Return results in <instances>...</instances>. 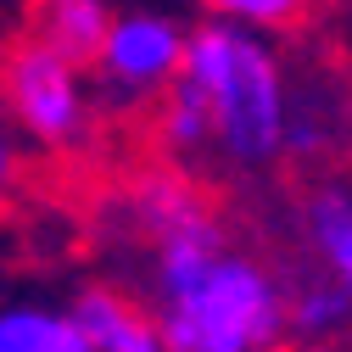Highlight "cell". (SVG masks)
Here are the masks:
<instances>
[{"mask_svg":"<svg viewBox=\"0 0 352 352\" xmlns=\"http://www.w3.org/2000/svg\"><path fill=\"white\" fill-rule=\"evenodd\" d=\"M0 107L39 151H78L96 135V96L84 90L78 62L56 56L28 34L6 39L0 51Z\"/></svg>","mask_w":352,"mask_h":352,"instance_id":"3957f363","label":"cell"},{"mask_svg":"<svg viewBox=\"0 0 352 352\" xmlns=\"http://www.w3.org/2000/svg\"><path fill=\"white\" fill-rule=\"evenodd\" d=\"M296 224H302V246L314 257L319 280L352 296V179L314 185L296 207Z\"/></svg>","mask_w":352,"mask_h":352,"instance_id":"8992f818","label":"cell"},{"mask_svg":"<svg viewBox=\"0 0 352 352\" xmlns=\"http://www.w3.org/2000/svg\"><path fill=\"white\" fill-rule=\"evenodd\" d=\"M346 324H352V296L336 291L330 280L307 274V280H291V285H285V336L336 341Z\"/></svg>","mask_w":352,"mask_h":352,"instance_id":"30bf717a","label":"cell"},{"mask_svg":"<svg viewBox=\"0 0 352 352\" xmlns=\"http://www.w3.org/2000/svg\"><path fill=\"white\" fill-rule=\"evenodd\" d=\"M146 314L168 352H274L285 341V280L235 246L218 218L151 241Z\"/></svg>","mask_w":352,"mask_h":352,"instance_id":"6da1fadb","label":"cell"},{"mask_svg":"<svg viewBox=\"0 0 352 352\" xmlns=\"http://www.w3.org/2000/svg\"><path fill=\"white\" fill-rule=\"evenodd\" d=\"M0 352H96L67 307L6 302L0 307Z\"/></svg>","mask_w":352,"mask_h":352,"instance_id":"9c48e42d","label":"cell"},{"mask_svg":"<svg viewBox=\"0 0 352 352\" xmlns=\"http://www.w3.org/2000/svg\"><path fill=\"white\" fill-rule=\"evenodd\" d=\"M179 56H185V28L173 17H162V12H112L101 45L90 56L96 96L112 112L151 107L168 90V78L179 73Z\"/></svg>","mask_w":352,"mask_h":352,"instance_id":"277c9868","label":"cell"},{"mask_svg":"<svg viewBox=\"0 0 352 352\" xmlns=\"http://www.w3.org/2000/svg\"><path fill=\"white\" fill-rule=\"evenodd\" d=\"M201 6L218 23H241V28H257V34H291V28L307 23L314 0H201Z\"/></svg>","mask_w":352,"mask_h":352,"instance_id":"8fae6325","label":"cell"},{"mask_svg":"<svg viewBox=\"0 0 352 352\" xmlns=\"http://www.w3.org/2000/svg\"><path fill=\"white\" fill-rule=\"evenodd\" d=\"M107 23H112L107 0H28L23 6V34L39 39V45H51L56 56L78 62V67H90Z\"/></svg>","mask_w":352,"mask_h":352,"instance_id":"ba28073f","label":"cell"},{"mask_svg":"<svg viewBox=\"0 0 352 352\" xmlns=\"http://www.w3.org/2000/svg\"><path fill=\"white\" fill-rule=\"evenodd\" d=\"M129 218L146 241H168V235H185L201 224H218V207L212 196L190 179V168H151L129 185Z\"/></svg>","mask_w":352,"mask_h":352,"instance_id":"5b68a950","label":"cell"},{"mask_svg":"<svg viewBox=\"0 0 352 352\" xmlns=\"http://www.w3.org/2000/svg\"><path fill=\"white\" fill-rule=\"evenodd\" d=\"M274 352H280V346H274Z\"/></svg>","mask_w":352,"mask_h":352,"instance_id":"4fadbf2b","label":"cell"},{"mask_svg":"<svg viewBox=\"0 0 352 352\" xmlns=\"http://www.w3.org/2000/svg\"><path fill=\"white\" fill-rule=\"evenodd\" d=\"M17 135H12V129L6 123H0V201H6L12 196V185H17Z\"/></svg>","mask_w":352,"mask_h":352,"instance_id":"7c38bea8","label":"cell"},{"mask_svg":"<svg viewBox=\"0 0 352 352\" xmlns=\"http://www.w3.org/2000/svg\"><path fill=\"white\" fill-rule=\"evenodd\" d=\"M67 314L78 319V330L90 336L96 352H168V341L157 336L151 314L118 285H84Z\"/></svg>","mask_w":352,"mask_h":352,"instance_id":"52a82bcc","label":"cell"},{"mask_svg":"<svg viewBox=\"0 0 352 352\" xmlns=\"http://www.w3.org/2000/svg\"><path fill=\"white\" fill-rule=\"evenodd\" d=\"M179 73L196 84V96L207 107V157L212 162H230L241 173L280 162L291 73L257 28L218 23V17L201 28H185Z\"/></svg>","mask_w":352,"mask_h":352,"instance_id":"7a4b0ae2","label":"cell"}]
</instances>
